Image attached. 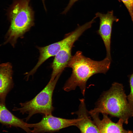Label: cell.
<instances>
[{
    "mask_svg": "<svg viewBox=\"0 0 133 133\" xmlns=\"http://www.w3.org/2000/svg\"><path fill=\"white\" fill-rule=\"evenodd\" d=\"M111 60L106 57L101 61H95L77 51L72 56L67 65V67L72 69V72L63 87L64 90L69 92L79 87L84 96L88 79L96 74H105L110 68Z\"/></svg>",
    "mask_w": 133,
    "mask_h": 133,
    "instance_id": "6da1fadb",
    "label": "cell"
},
{
    "mask_svg": "<svg viewBox=\"0 0 133 133\" xmlns=\"http://www.w3.org/2000/svg\"><path fill=\"white\" fill-rule=\"evenodd\" d=\"M84 32L83 28L78 26L60 41L44 47H37L40 53L38 61L34 67L28 74L33 75L39 67L50 58L55 56L65 46L69 43L75 42Z\"/></svg>",
    "mask_w": 133,
    "mask_h": 133,
    "instance_id": "5b68a950",
    "label": "cell"
},
{
    "mask_svg": "<svg viewBox=\"0 0 133 133\" xmlns=\"http://www.w3.org/2000/svg\"><path fill=\"white\" fill-rule=\"evenodd\" d=\"M0 123L9 126L19 127L27 133H31L27 123L14 115L6 107L5 104L0 102Z\"/></svg>",
    "mask_w": 133,
    "mask_h": 133,
    "instance_id": "7c38bea8",
    "label": "cell"
},
{
    "mask_svg": "<svg viewBox=\"0 0 133 133\" xmlns=\"http://www.w3.org/2000/svg\"><path fill=\"white\" fill-rule=\"evenodd\" d=\"M95 16L100 18V27L97 32L105 46L106 52V57L112 60L111 43L112 26L113 22H117L119 19L114 15L113 10L108 11L106 14L98 12Z\"/></svg>",
    "mask_w": 133,
    "mask_h": 133,
    "instance_id": "52a82bcc",
    "label": "cell"
},
{
    "mask_svg": "<svg viewBox=\"0 0 133 133\" xmlns=\"http://www.w3.org/2000/svg\"><path fill=\"white\" fill-rule=\"evenodd\" d=\"M43 6H45V0H41Z\"/></svg>",
    "mask_w": 133,
    "mask_h": 133,
    "instance_id": "2e32d148",
    "label": "cell"
},
{
    "mask_svg": "<svg viewBox=\"0 0 133 133\" xmlns=\"http://www.w3.org/2000/svg\"><path fill=\"white\" fill-rule=\"evenodd\" d=\"M127 98L123 85L114 83L108 90L103 93L95 107L89 112L117 117L127 124L129 118L133 117V109Z\"/></svg>",
    "mask_w": 133,
    "mask_h": 133,
    "instance_id": "7a4b0ae2",
    "label": "cell"
},
{
    "mask_svg": "<svg viewBox=\"0 0 133 133\" xmlns=\"http://www.w3.org/2000/svg\"><path fill=\"white\" fill-rule=\"evenodd\" d=\"M78 0H70L67 5L62 13V14H66L69 11L75 3Z\"/></svg>",
    "mask_w": 133,
    "mask_h": 133,
    "instance_id": "9a60e30c",
    "label": "cell"
},
{
    "mask_svg": "<svg viewBox=\"0 0 133 133\" xmlns=\"http://www.w3.org/2000/svg\"><path fill=\"white\" fill-rule=\"evenodd\" d=\"M74 42H72L67 44L54 56L51 65L52 72L50 80H53L57 76L60 75L67 67L72 56L71 51Z\"/></svg>",
    "mask_w": 133,
    "mask_h": 133,
    "instance_id": "9c48e42d",
    "label": "cell"
},
{
    "mask_svg": "<svg viewBox=\"0 0 133 133\" xmlns=\"http://www.w3.org/2000/svg\"><path fill=\"white\" fill-rule=\"evenodd\" d=\"M79 121L77 118L66 119L54 116L52 115H44L39 122L33 124L27 123V126L33 128L31 133H53L70 126H76Z\"/></svg>",
    "mask_w": 133,
    "mask_h": 133,
    "instance_id": "8992f818",
    "label": "cell"
},
{
    "mask_svg": "<svg viewBox=\"0 0 133 133\" xmlns=\"http://www.w3.org/2000/svg\"><path fill=\"white\" fill-rule=\"evenodd\" d=\"M31 0H14L9 12L10 25L3 45L9 43L14 47L18 38H23L34 25V13Z\"/></svg>",
    "mask_w": 133,
    "mask_h": 133,
    "instance_id": "3957f363",
    "label": "cell"
},
{
    "mask_svg": "<svg viewBox=\"0 0 133 133\" xmlns=\"http://www.w3.org/2000/svg\"><path fill=\"white\" fill-rule=\"evenodd\" d=\"M130 83L131 88L130 92L127 97L128 102L133 109V73L130 78Z\"/></svg>",
    "mask_w": 133,
    "mask_h": 133,
    "instance_id": "5bb4252c",
    "label": "cell"
},
{
    "mask_svg": "<svg viewBox=\"0 0 133 133\" xmlns=\"http://www.w3.org/2000/svg\"><path fill=\"white\" fill-rule=\"evenodd\" d=\"M128 10L133 24V0H120Z\"/></svg>",
    "mask_w": 133,
    "mask_h": 133,
    "instance_id": "4fadbf2b",
    "label": "cell"
},
{
    "mask_svg": "<svg viewBox=\"0 0 133 133\" xmlns=\"http://www.w3.org/2000/svg\"><path fill=\"white\" fill-rule=\"evenodd\" d=\"M89 113L100 133H133L132 131L124 129V122L121 119H119L116 123H115L106 114H102L103 118L101 119L99 117V114L89 111Z\"/></svg>",
    "mask_w": 133,
    "mask_h": 133,
    "instance_id": "ba28073f",
    "label": "cell"
},
{
    "mask_svg": "<svg viewBox=\"0 0 133 133\" xmlns=\"http://www.w3.org/2000/svg\"><path fill=\"white\" fill-rule=\"evenodd\" d=\"M60 76H57L53 80H50L43 89L32 99L21 103L20 107H15L13 110L19 111L23 114H27L28 116L26 118V121L36 114L52 115L54 109L52 103V94Z\"/></svg>",
    "mask_w": 133,
    "mask_h": 133,
    "instance_id": "277c9868",
    "label": "cell"
},
{
    "mask_svg": "<svg viewBox=\"0 0 133 133\" xmlns=\"http://www.w3.org/2000/svg\"><path fill=\"white\" fill-rule=\"evenodd\" d=\"M80 104L78 111L73 112L79 119L76 126L79 129L81 133H100L97 127L92 120L86 108L85 100H80Z\"/></svg>",
    "mask_w": 133,
    "mask_h": 133,
    "instance_id": "30bf717a",
    "label": "cell"
},
{
    "mask_svg": "<svg viewBox=\"0 0 133 133\" xmlns=\"http://www.w3.org/2000/svg\"><path fill=\"white\" fill-rule=\"evenodd\" d=\"M13 74L11 63L0 64V102L4 104L7 95L13 87Z\"/></svg>",
    "mask_w": 133,
    "mask_h": 133,
    "instance_id": "8fae6325",
    "label": "cell"
}]
</instances>
